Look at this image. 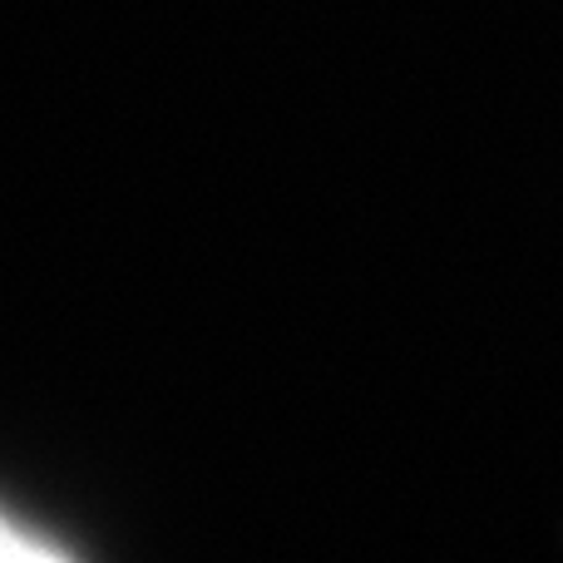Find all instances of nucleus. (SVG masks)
I'll list each match as a JSON object with an SVG mask.
<instances>
[{
  "label": "nucleus",
  "mask_w": 563,
  "mask_h": 563,
  "mask_svg": "<svg viewBox=\"0 0 563 563\" xmlns=\"http://www.w3.org/2000/svg\"><path fill=\"white\" fill-rule=\"evenodd\" d=\"M30 554H45V544H35V539L0 509V559H30Z\"/></svg>",
  "instance_id": "1"
}]
</instances>
